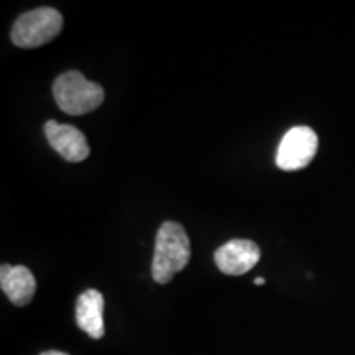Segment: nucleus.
<instances>
[{"mask_svg":"<svg viewBox=\"0 0 355 355\" xmlns=\"http://www.w3.org/2000/svg\"><path fill=\"white\" fill-rule=\"evenodd\" d=\"M0 286L13 304L26 306L33 300L35 291H37V279L24 265H2Z\"/></svg>","mask_w":355,"mask_h":355,"instance_id":"0eeeda50","label":"nucleus"},{"mask_svg":"<svg viewBox=\"0 0 355 355\" xmlns=\"http://www.w3.org/2000/svg\"><path fill=\"white\" fill-rule=\"evenodd\" d=\"M53 96L63 112L83 115L96 110L104 102V89L97 83L89 81L79 71H68L56 78Z\"/></svg>","mask_w":355,"mask_h":355,"instance_id":"f03ea898","label":"nucleus"},{"mask_svg":"<svg viewBox=\"0 0 355 355\" xmlns=\"http://www.w3.org/2000/svg\"><path fill=\"white\" fill-rule=\"evenodd\" d=\"M44 135H46L51 148L56 153H60L66 162H84L91 153L86 135L76 127L68 125V123H58L56 121L46 122L44 123Z\"/></svg>","mask_w":355,"mask_h":355,"instance_id":"39448f33","label":"nucleus"},{"mask_svg":"<svg viewBox=\"0 0 355 355\" xmlns=\"http://www.w3.org/2000/svg\"><path fill=\"white\" fill-rule=\"evenodd\" d=\"M40 355H69V354L60 352V350H46V352H43V354H40Z\"/></svg>","mask_w":355,"mask_h":355,"instance_id":"1a4fd4ad","label":"nucleus"},{"mask_svg":"<svg viewBox=\"0 0 355 355\" xmlns=\"http://www.w3.org/2000/svg\"><path fill=\"white\" fill-rule=\"evenodd\" d=\"M63 17L51 7H42L19 17L12 28V42L20 48H38L60 35Z\"/></svg>","mask_w":355,"mask_h":355,"instance_id":"7ed1b4c3","label":"nucleus"},{"mask_svg":"<svg viewBox=\"0 0 355 355\" xmlns=\"http://www.w3.org/2000/svg\"><path fill=\"white\" fill-rule=\"evenodd\" d=\"M318 152V135L313 128L300 125L286 132L279 141L277 165L283 171L303 170L313 162Z\"/></svg>","mask_w":355,"mask_h":355,"instance_id":"20e7f679","label":"nucleus"},{"mask_svg":"<svg viewBox=\"0 0 355 355\" xmlns=\"http://www.w3.org/2000/svg\"><path fill=\"white\" fill-rule=\"evenodd\" d=\"M76 322L92 339L104 337V296L97 290L84 291L76 303Z\"/></svg>","mask_w":355,"mask_h":355,"instance_id":"6e6552de","label":"nucleus"},{"mask_svg":"<svg viewBox=\"0 0 355 355\" xmlns=\"http://www.w3.org/2000/svg\"><path fill=\"white\" fill-rule=\"evenodd\" d=\"M191 259V243L184 227L178 222L168 220L158 229L155 239V254L152 263L153 279L159 285L170 283L176 273L188 265Z\"/></svg>","mask_w":355,"mask_h":355,"instance_id":"f257e3e1","label":"nucleus"},{"mask_svg":"<svg viewBox=\"0 0 355 355\" xmlns=\"http://www.w3.org/2000/svg\"><path fill=\"white\" fill-rule=\"evenodd\" d=\"M214 260L222 273L239 277V275L248 273L259 263L260 248L252 241L235 239L217 248Z\"/></svg>","mask_w":355,"mask_h":355,"instance_id":"423d86ee","label":"nucleus"},{"mask_svg":"<svg viewBox=\"0 0 355 355\" xmlns=\"http://www.w3.org/2000/svg\"><path fill=\"white\" fill-rule=\"evenodd\" d=\"M255 285L257 286H263L265 285V278H255Z\"/></svg>","mask_w":355,"mask_h":355,"instance_id":"9d476101","label":"nucleus"}]
</instances>
